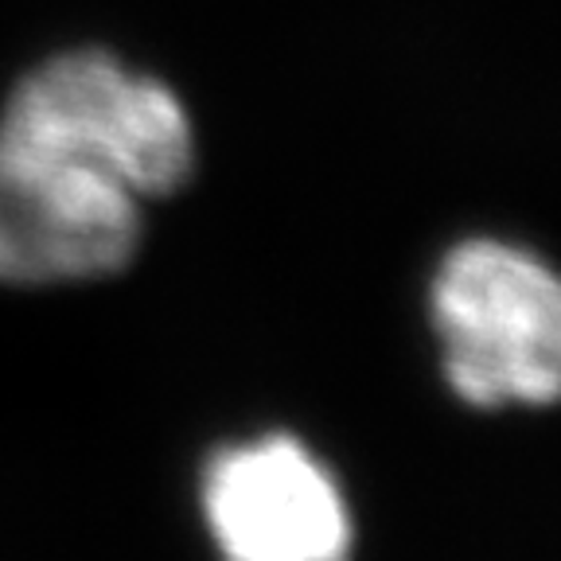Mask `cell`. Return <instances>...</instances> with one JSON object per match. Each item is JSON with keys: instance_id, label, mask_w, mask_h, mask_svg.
Returning <instances> with one entry per match:
<instances>
[{"instance_id": "1", "label": "cell", "mask_w": 561, "mask_h": 561, "mask_svg": "<svg viewBox=\"0 0 561 561\" xmlns=\"http://www.w3.org/2000/svg\"><path fill=\"white\" fill-rule=\"evenodd\" d=\"M0 133L82 160L137 199L172 195L195 168V129L175 90L98 47L27 70L0 110Z\"/></svg>"}, {"instance_id": "2", "label": "cell", "mask_w": 561, "mask_h": 561, "mask_svg": "<svg viewBox=\"0 0 561 561\" xmlns=\"http://www.w3.org/2000/svg\"><path fill=\"white\" fill-rule=\"evenodd\" d=\"M445 375L465 402L550 405L561 386V289L530 250L468 238L433 277Z\"/></svg>"}, {"instance_id": "3", "label": "cell", "mask_w": 561, "mask_h": 561, "mask_svg": "<svg viewBox=\"0 0 561 561\" xmlns=\"http://www.w3.org/2000/svg\"><path fill=\"white\" fill-rule=\"evenodd\" d=\"M140 199L82 160L0 133V280L59 285L129 265Z\"/></svg>"}, {"instance_id": "4", "label": "cell", "mask_w": 561, "mask_h": 561, "mask_svg": "<svg viewBox=\"0 0 561 561\" xmlns=\"http://www.w3.org/2000/svg\"><path fill=\"white\" fill-rule=\"evenodd\" d=\"M227 561H347L351 515L335 480L293 437L230 448L203 483Z\"/></svg>"}]
</instances>
